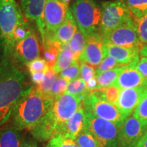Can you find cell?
<instances>
[{
  "label": "cell",
  "mask_w": 147,
  "mask_h": 147,
  "mask_svg": "<svg viewBox=\"0 0 147 147\" xmlns=\"http://www.w3.org/2000/svg\"><path fill=\"white\" fill-rule=\"evenodd\" d=\"M33 87L27 83V74L9 58L0 61V126L11 118L18 101Z\"/></svg>",
  "instance_id": "6da1fadb"
},
{
  "label": "cell",
  "mask_w": 147,
  "mask_h": 147,
  "mask_svg": "<svg viewBox=\"0 0 147 147\" xmlns=\"http://www.w3.org/2000/svg\"><path fill=\"white\" fill-rule=\"evenodd\" d=\"M84 96L64 93L56 97L50 110L30 131L33 137L45 142L61 134L66 122L81 107Z\"/></svg>",
  "instance_id": "7a4b0ae2"
},
{
  "label": "cell",
  "mask_w": 147,
  "mask_h": 147,
  "mask_svg": "<svg viewBox=\"0 0 147 147\" xmlns=\"http://www.w3.org/2000/svg\"><path fill=\"white\" fill-rule=\"evenodd\" d=\"M54 99L33 87L18 101L11 116V125L18 130H31L52 107Z\"/></svg>",
  "instance_id": "3957f363"
},
{
  "label": "cell",
  "mask_w": 147,
  "mask_h": 147,
  "mask_svg": "<svg viewBox=\"0 0 147 147\" xmlns=\"http://www.w3.org/2000/svg\"><path fill=\"white\" fill-rule=\"evenodd\" d=\"M25 21L16 0H0V49L2 57H10L14 46V31Z\"/></svg>",
  "instance_id": "277c9868"
},
{
  "label": "cell",
  "mask_w": 147,
  "mask_h": 147,
  "mask_svg": "<svg viewBox=\"0 0 147 147\" xmlns=\"http://www.w3.org/2000/svg\"><path fill=\"white\" fill-rule=\"evenodd\" d=\"M70 10L78 29L85 37L98 33L102 10L94 0H73Z\"/></svg>",
  "instance_id": "5b68a950"
},
{
  "label": "cell",
  "mask_w": 147,
  "mask_h": 147,
  "mask_svg": "<svg viewBox=\"0 0 147 147\" xmlns=\"http://www.w3.org/2000/svg\"><path fill=\"white\" fill-rule=\"evenodd\" d=\"M102 16L98 33L108 34L133 18L125 0H115L102 3Z\"/></svg>",
  "instance_id": "8992f818"
},
{
  "label": "cell",
  "mask_w": 147,
  "mask_h": 147,
  "mask_svg": "<svg viewBox=\"0 0 147 147\" xmlns=\"http://www.w3.org/2000/svg\"><path fill=\"white\" fill-rule=\"evenodd\" d=\"M85 111V110H84ZM84 128L94 136L102 147H118L119 127L113 122L85 111Z\"/></svg>",
  "instance_id": "52a82bcc"
},
{
  "label": "cell",
  "mask_w": 147,
  "mask_h": 147,
  "mask_svg": "<svg viewBox=\"0 0 147 147\" xmlns=\"http://www.w3.org/2000/svg\"><path fill=\"white\" fill-rule=\"evenodd\" d=\"M82 106L85 111L113 122L119 128L125 120L116 105L102 98L94 91L87 92L84 95Z\"/></svg>",
  "instance_id": "ba28073f"
},
{
  "label": "cell",
  "mask_w": 147,
  "mask_h": 147,
  "mask_svg": "<svg viewBox=\"0 0 147 147\" xmlns=\"http://www.w3.org/2000/svg\"><path fill=\"white\" fill-rule=\"evenodd\" d=\"M40 54L39 40L32 30L27 37L14 43L9 59L20 68L27 67L31 61L39 57Z\"/></svg>",
  "instance_id": "9c48e42d"
},
{
  "label": "cell",
  "mask_w": 147,
  "mask_h": 147,
  "mask_svg": "<svg viewBox=\"0 0 147 147\" xmlns=\"http://www.w3.org/2000/svg\"><path fill=\"white\" fill-rule=\"evenodd\" d=\"M101 36L104 41L121 47L140 50L144 46L140 40L134 18L127 21L108 34Z\"/></svg>",
  "instance_id": "30bf717a"
},
{
  "label": "cell",
  "mask_w": 147,
  "mask_h": 147,
  "mask_svg": "<svg viewBox=\"0 0 147 147\" xmlns=\"http://www.w3.org/2000/svg\"><path fill=\"white\" fill-rule=\"evenodd\" d=\"M68 3L65 0H47L45 8V42L65 21L69 10Z\"/></svg>",
  "instance_id": "8fae6325"
},
{
  "label": "cell",
  "mask_w": 147,
  "mask_h": 147,
  "mask_svg": "<svg viewBox=\"0 0 147 147\" xmlns=\"http://www.w3.org/2000/svg\"><path fill=\"white\" fill-rule=\"evenodd\" d=\"M146 130L147 122L129 117L119 128L118 147H135Z\"/></svg>",
  "instance_id": "7c38bea8"
},
{
  "label": "cell",
  "mask_w": 147,
  "mask_h": 147,
  "mask_svg": "<svg viewBox=\"0 0 147 147\" xmlns=\"http://www.w3.org/2000/svg\"><path fill=\"white\" fill-rule=\"evenodd\" d=\"M86 46L79 61L93 67H97L108 55L107 49L99 33H93L86 36Z\"/></svg>",
  "instance_id": "4fadbf2b"
},
{
  "label": "cell",
  "mask_w": 147,
  "mask_h": 147,
  "mask_svg": "<svg viewBox=\"0 0 147 147\" xmlns=\"http://www.w3.org/2000/svg\"><path fill=\"white\" fill-rule=\"evenodd\" d=\"M146 90V87L120 90L118 100L115 105L125 119L134 113Z\"/></svg>",
  "instance_id": "5bb4252c"
},
{
  "label": "cell",
  "mask_w": 147,
  "mask_h": 147,
  "mask_svg": "<svg viewBox=\"0 0 147 147\" xmlns=\"http://www.w3.org/2000/svg\"><path fill=\"white\" fill-rule=\"evenodd\" d=\"M47 0H21L22 11L27 18L33 20L38 25L42 37V45L45 40V8Z\"/></svg>",
  "instance_id": "9a60e30c"
},
{
  "label": "cell",
  "mask_w": 147,
  "mask_h": 147,
  "mask_svg": "<svg viewBox=\"0 0 147 147\" xmlns=\"http://www.w3.org/2000/svg\"><path fill=\"white\" fill-rule=\"evenodd\" d=\"M104 42L107 49L108 55L123 65H134L140 60V49L121 47L104 40Z\"/></svg>",
  "instance_id": "2e32d148"
},
{
  "label": "cell",
  "mask_w": 147,
  "mask_h": 147,
  "mask_svg": "<svg viewBox=\"0 0 147 147\" xmlns=\"http://www.w3.org/2000/svg\"><path fill=\"white\" fill-rule=\"evenodd\" d=\"M145 80L138 71L125 65L113 85L123 89L145 87Z\"/></svg>",
  "instance_id": "e0dca14e"
},
{
  "label": "cell",
  "mask_w": 147,
  "mask_h": 147,
  "mask_svg": "<svg viewBox=\"0 0 147 147\" xmlns=\"http://www.w3.org/2000/svg\"><path fill=\"white\" fill-rule=\"evenodd\" d=\"M78 29V25H77L73 14L69 9L63 23L60 25L59 27L57 29L56 32L52 36L46 39L45 42L49 40H51V41L59 42L61 45L69 43V42L72 38L73 36L76 32Z\"/></svg>",
  "instance_id": "ac0fdd59"
},
{
  "label": "cell",
  "mask_w": 147,
  "mask_h": 147,
  "mask_svg": "<svg viewBox=\"0 0 147 147\" xmlns=\"http://www.w3.org/2000/svg\"><path fill=\"white\" fill-rule=\"evenodd\" d=\"M85 111L81 106L72 117L64 125L61 135L75 140L80 132L83 129L85 123Z\"/></svg>",
  "instance_id": "d6986e66"
},
{
  "label": "cell",
  "mask_w": 147,
  "mask_h": 147,
  "mask_svg": "<svg viewBox=\"0 0 147 147\" xmlns=\"http://www.w3.org/2000/svg\"><path fill=\"white\" fill-rule=\"evenodd\" d=\"M21 134L13 126H7L0 129V147H20Z\"/></svg>",
  "instance_id": "ffe728a7"
},
{
  "label": "cell",
  "mask_w": 147,
  "mask_h": 147,
  "mask_svg": "<svg viewBox=\"0 0 147 147\" xmlns=\"http://www.w3.org/2000/svg\"><path fill=\"white\" fill-rule=\"evenodd\" d=\"M76 61L75 59L74 55L71 51L69 43L63 44L61 47L57 59L53 69L57 74L68 67L74 62Z\"/></svg>",
  "instance_id": "44dd1931"
},
{
  "label": "cell",
  "mask_w": 147,
  "mask_h": 147,
  "mask_svg": "<svg viewBox=\"0 0 147 147\" xmlns=\"http://www.w3.org/2000/svg\"><path fill=\"white\" fill-rule=\"evenodd\" d=\"M61 45V44L57 41L49 40L45 42L44 45L45 48L44 57L49 68H53L56 63Z\"/></svg>",
  "instance_id": "7402d4cb"
},
{
  "label": "cell",
  "mask_w": 147,
  "mask_h": 147,
  "mask_svg": "<svg viewBox=\"0 0 147 147\" xmlns=\"http://www.w3.org/2000/svg\"><path fill=\"white\" fill-rule=\"evenodd\" d=\"M125 66L116 67V68L104 71V72L96 75L97 83H98L97 89H103V88H106L110 85H113L118 78L121 71L124 68Z\"/></svg>",
  "instance_id": "603a6c76"
},
{
  "label": "cell",
  "mask_w": 147,
  "mask_h": 147,
  "mask_svg": "<svg viewBox=\"0 0 147 147\" xmlns=\"http://www.w3.org/2000/svg\"><path fill=\"white\" fill-rule=\"evenodd\" d=\"M86 42L87 40L85 36L82 34L80 29H78L72 38L69 42V45L76 61H79L80 55L83 53L86 46Z\"/></svg>",
  "instance_id": "cb8c5ba5"
},
{
  "label": "cell",
  "mask_w": 147,
  "mask_h": 147,
  "mask_svg": "<svg viewBox=\"0 0 147 147\" xmlns=\"http://www.w3.org/2000/svg\"><path fill=\"white\" fill-rule=\"evenodd\" d=\"M75 142L80 147H102L96 138L85 128L80 132Z\"/></svg>",
  "instance_id": "d4e9b609"
},
{
  "label": "cell",
  "mask_w": 147,
  "mask_h": 147,
  "mask_svg": "<svg viewBox=\"0 0 147 147\" xmlns=\"http://www.w3.org/2000/svg\"><path fill=\"white\" fill-rule=\"evenodd\" d=\"M87 82L82 78H78L71 80L68 83L65 93H69L76 96H82L87 93Z\"/></svg>",
  "instance_id": "484cf974"
},
{
  "label": "cell",
  "mask_w": 147,
  "mask_h": 147,
  "mask_svg": "<svg viewBox=\"0 0 147 147\" xmlns=\"http://www.w3.org/2000/svg\"><path fill=\"white\" fill-rule=\"evenodd\" d=\"M57 74L55 72L53 68H49V70L45 73V78L41 83L36 86V89L42 93L49 96V93L52 88L53 84L56 78H57Z\"/></svg>",
  "instance_id": "4316f807"
},
{
  "label": "cell",
  "mask_w": 147,
  "mask_h": 147,
  "mask_svg": "<svg viewBox=\"0 0 147 147\" xmlns=\"http://www.w3.org/2000/svg\"><path fill=\"white\" fill-rule=\"evenodd\" d=\"M131 12L132 17L136 18L147 12V0H125Z\"/></svg>",
  "instance_id": "83f0119b"
},
{
  "label": "cell",
  "mask_w": 147,
  "mask_h": 147,
  "mask_svg": "<svg viewBox=\"0 0 147 147\" xmlns=\"http://www.w3.org/2000/svg\"><path fill=\"white\" fill-rule=\"evenodd\" d=\"M120 90L121 89L115 85H110L109 87L103 88V89L94 90V91L102 98L105 99L115 105L118 100Z\"/></svg>",
  "instance_id": "f1b7e54d"
},
{
  "label": "cell",
  "mask_w": 147,
  "mask_h": 147,
  "mask_svg": "<svg viewBox=\"0 0 147 147\" xmlns=\"http://www.w3.org/2000/svg\"><path fill=\"white\" fill-rule=\"evenodd\" d=\"M45 147H80L75 140L64 137L61 134H57L49 140Z\"/></svg>",
  "instance_id": "f546056e"
},
{
  "label": "cell",
  "mask_w": 147,
  "mask_h": 147,
  "mask_svg": "<svg viewBox=\"0 0 147 147\" xmlns=\"http://www.w3.org/2000/svg\"><path fill=\"white\" fill-rule=\"evenodd\" d=\"M69 81L67 79L59 76L55 80L52 88L49 93V96L52 99H55L59 95L63 94L66 91Z\"/></svg>",
  "instance_id": "4dcf8cb0"
},
{
  "label": "cell",
  "mask_w": 147,
  "mask_h": 147,
  "mask_svg": "<svg viewBox=\"0 0 147 147\" xmlns=\"http://www.w3.org/2000/svg\"><path fill=\"white\" fill-rule=\"evenodd\" d=\"M139 38L143 45H147V12L139 17L134 18Z\"/></svg>",
  "instance_id": "1f68e13d"
},
{
  "label": "cell",
  "mask_w": 147,
  "mask_h": 147,
  "mask_svg": "<svg viewBox=\"0 0 147 147\" xmlns=\"http://www.w3.org/2000/svg\"><path fill=\"white\" fill-rule=\"evenodd\" d=\"M80 71V61H75L68 67L60 72V76L67 79L69 82L79 78Z\"/></svg>",
  "instance_id": "d6a6232c"
},
{
  "label": "cell",
  "mask_w": 147,
  "mask_h": 147,
  "mask_svg": "<svg viewBox=\"0 0 147 147\" xmlns=\"http://www.w3.org/2000/svg\"><path fill=\"white\" fill-rule=\"evenodd\" d=\"M123 65L122 64L119 63L118 61H117L115 59L112 57L107 55L104 59L101 62V63L97 67V69H95V73L96 75L99 74L104 72V71L110 70L114 68L118 67H121Z\"/></svg>",
  "instance_id": "836d02e7"
},
{
  "label": "cell",
  "mask_w": 147,
  "mask_h": 147,
  "mask_svg": "<svg viewBox=\"0 0 147 147\" xmlns=\"http://www.w3.org/2000/svg\"><path fill=\"white\" fill-rule=\"evenodd\" d=\"M133 116L140 120L147 122V90L143 95L138 106L134 110Z\"/></svg>",
  "instance_id": "e575fe53"
},
{
  "label": "cell",
  "mask_w": 147,
  "mask_h": 147,
  "mask_svg": "<svg viewBox=\"0 0 147 147\" xmlns=\"http://www.w3.org/2000/svg\"><path fill=\"white\" fill-rule=\"evenodd\" d=\"M32 30L33 29L31 28V27L29 26V24L25 21H24L23 23L20 24V25L16 27L15 31H14V45L15 42L19 41V40L23 39L25 37H27L29 34H30V32H32Z\"/></svg>",
  "instance_id": "d590c367"
},
{
  "label": "cell",
  "mask_w": 147,
  "mask_h": 147,
  "mask_svg": "<svg viewBox=\"0 0 147 147\" xmlns=\"http://www.w3.org/2000/svg\"><path fill=\"white\" fill-rule=\"evenodd\" d=\"M27 68H28L30 74L38 72V71H43V72H47L49 70V67L47 65L45 59L37 58L36 59L33 60L31 61L28 65H27Z\"/></svg>",
  "instance_id": "8d00e7d4"
},
{
  "label": "cell",
  "mask_w": 147,
  "mask_h": 147,
  "mask_svg": "<svg viewBox=\"0 0 147 147\" xmlns=\"http://www.w3.org/2000/svg\"><path fill=\"white\" fill-rule=\"evenodd\" d=\"M80 76L84 81L87 82L90 79L96 76L94 67L84 62H80Z\"/></svg>",
  "instance_id": "74e56055"
},
{
  "label": "cell",
  "mask_w": 147,
  "mask_h": 147,
  "mask_svg": "<svg viewBox=\"0 0 147 147\" xmlns=\"http://www.w3.org/2000/svg\"><path fill=\"white\" fill-rule=\"evenodd\" d=\"M130 66V65H129ZM138 71L140 74L142 75L143 78L145 80V82H147V58L144 57H141L140 60L136 64L134 65L130 66ZM146 84V83H145Z\"/></svg>",
  "instance_id": "f35d334b"
},
{
  "label": "cell",
  "mask_w": 147,
  "mask_h": 147,
  "mask_svg": "<svg viewBox=\"0 0 147 147\" xmlns=\"http://www.w3.org/2000/svg\"><path fill=\"white\" fill-rule=\"evenodd\" d=\"M45 73L46 72H43V71H38V72L31 74V78H32V82L34 84H36V85L40 84L45 78Z\"/></svg>",
  "instance_id": "ab89813d"
},
{
  "label": "cell",
  "mask_w": 147,
  "mask_h": 147,
  "mask_svg": "<svg viewBox=\"0 0 147 147\" xmlns=\"http://www.w3.org/2000/svg\"><path fill=\"white\" fill-rule=\"evenodd\" d=\"M97 86H98V83H97L96 76L90 79L89 81L87 82V88L88 91H92L96 90L97 89Z\"/></svg>",
  "instance_id": "60d3db41"
},
{
  "label": "cell",
  "mask_w": 147,
  "mask_h": 147,
  "mask_svg": "<svg viewBox=\"0 0 147 147\" xmlns=\"http://www.w3.org/2000/svg\"><path fill=\"white\" fill-rule=\"evenodd\" d=\"M20 147H38L37 143L34 140L24 139L21 143Z\"/></svg>",
  "instance_id": "b9f144b4"
},
{
  "label": "cell",
  "mask_w": 147,
  "mask_h": 147,
  "mask_svg": "<svg viewBox=\"0 0 147 147\" xmlns=\"http://www.w3.org/2000/svg\"><path fill=\"white\" fill-rule=\"evenodd\" d=\"M135 147H147V130L140 140L137 143Z\"/></svg>",
  "instance_id": "7bdbcfd3"
},
{
  "label": "cell",
  "mask_w": 147,
  "mask_h": 147,
  "mask_svg": "<svg viewBox=\"0 0 147 147\" xmlns=\"http://www.w3.org/2000/svg\"><path fill=\"white\" fill-rule=\"evenodd\" d=\"M140 55L141 57H144L147 58V45H144L140 51Z\"/></svg>",
  "instance_id": "ee69618b"
},
{
  "label": "cell",
  "mask_w": 147,
  "mask_h": 147,
  "mask_svg": "<svg viewBox=\"0 0 147 147\" xmlns=\"http://www.w3.org/2000/svg\"><path fill=\"white\" fill-rule=\"evenodd\" d=\"M145 87H147V82H146V84H145Z\"/></svg>",
  "instance_id": "f6af8a7d"
}]
</instances>
